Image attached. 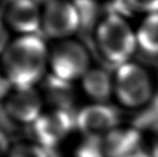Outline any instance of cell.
<instances>
[{"mask_svg":"<svg viewBox=\"0 0 158 157\" xmlns=\"http://www.w3.org/2000/svg\"><path fill=\"white\" fill-rule=\"evenodd\" d=\"M12 85L8 81V79L6 78L4 73L2 72L1 68H0V103H2L4 101V99L6 98L8 94L12 89Z\"/></svg>","mask_w":158,"mask_h":157,"instance_id":"d6986e66","label":"cell"},{"mask_svg":"<svg viewBox=\"0 0 158 157\" xmlns=\"http://www.w3.org/2000/svg\"><path fill=\"white\" fill-rule=\"evenodd\" d=\"M130 11L144 15L158 12V0H124Z\"/></svg>","mask_w":158,"mask_h":157,"instance_id":"2e32d148","label":"cell"},{"mask_svg":"<svg viewBox=\"0 0 158 157\" xmlns=\"http://www.w3.org/2000/svg\"><path fill=\"white\" fill-rule=\"evenodd\" d=\"M138 48L148 56L158 57V12L144 16L135 29Z\"/></svg>","mask_w":158,"mask_h":157,"instance_id":"4fadbf2b","label":"cell"},{"mask_svg":"<svg viewBox=\"0 0 158 157\" xmlns=\"http://www.w3.org/2000/svg\"><path fill=\"white\" fill-rule=\"evenodd\" d=\"M6 118L17 125L29 127L44 111V100L39 88L13 87L2 102Z\"/></svg>","mask_w":158,"mask_h":157,"instance_id":"52a82bcc","label":"cell"},{"mask_svg":"<svg viewBox=\"0 0 158 157\" xmlns=\"http://www.w3.org/2000/svg\"><path fill=\"white\" fill-rule=\"evenodd\" d=\"M92 68L87 48L73 38L58 41L50 48L48 73L64 82L80 81Z\"/></svg>","mask_w":158,"mask_h":157,"instance_id":"277c9868","label":"cell"},{"mask_svg":"<svg viewBox=\"0 0 158 157\" xmlns=\"http://www.w3.org/2000/svg\"><path fill=\"white\" fill-rule=\"evenodd\" d=\"M9 31L10 30L6 28V26L3 24V22L0 21V58H1L6 48H8L9 43L11 42L10 32Z\"/></svg>","mask_w":158,"mask_h":157,"instance_id":"ac0fdd59","label":"cell"},{"mask_svg":"<svg viewBox=\"0 0 158 157\" xmlns=\"http://www.w3.org/2000/svg\"><path fill=\"white\" fill-rule=\"evenodd\" d=\"M118 125V112L108 103L93 102L75 113V129L85 138L103 139Z\"/></svg>","mask_w":158,"mask_h":157,"instance_id":"ba28073f","label":"cell"},{"mask_svg":"<svg viewBox=\"0 0 158 157\" xmlns=\"http://www.w3.org/2000/svg\"><path fill=\"white\" fill-rule=\"evenodd\" d=\"M50 48L38 35L11 40L0 58V68L12 87H35L48 71Z\"/></svg>","mask_w":158,"mask_h":157,"instance_id":"6da1fadb","label":"cell"},{"mask_svg":"<svg viewBox=\"0 0 158 157\" xmlns=\"http://www.w3.org/2000/svg\"><path fill=\"white\" fill-rule=\"evenodd\" d=\"M12 145L8 134L0 128V157H8Z\"/></svg>","mask_w":158,"mask_h":157,"instance_id":"e0dca14e","label":"cell"},{"mask_svg":"<svg viewBox=\"0 0 158 157\" xmlns=\"http://www.w3.org/2000/svg\"><path fill=\"white\" fill-rule=\"evenodd\" d=\"M74 157H106L102 147V139L85 138L77 145Z\"/></svg>","mask_w":158,"mask_h":157,"instance_id":"9a60e30c","label":"cell"},{"mask_svg":"<svg viewBox=\"0 0 158 157\" xmlns=\"http://www.w3.org/2000/svg\"><path fill=\"white\" fill-rule=\"evenodd\" d=\"M81 89L86 97L97 103H106L113 96V76L99 67H92L80 80Z\"/></svg>","mask_w":158,"mask_h":157,"instance_id":"8fae6325","label":"cell"},{"mask_svg":"<svg viewBox=\"0 0 158 157\" xmlns=\"http://www.w3.org/2000/svg\"><path fill=\"white\" fill-rule=\"evenodd\" d=\"M42 6L33 0H8L2 13L3 24L19 36L37 35L41 30Z\"/></svg>","mask_w":158,"mask_h":157,"instance_id":"9c48e42d","label":"cell"},{"mask_svg":"<svg viewBox=\"0 0 158 157\" xmlns=\"http://www.w3.org/2000/svg\"><path fill=\"white\" fill-rule=\"evenodd\" d=\"M106 157H150L141 132L135 128H116L102 139Z\"/></svg>","mask_w":158,"mask_h":157,"instance_id":"30bf717a","label":"cell"},{"mask_svg":"<svg viewBox=\"0 0 158 157\" xmlns=\"http://www.w3.org/2000/svg\"><path fill=\"white\" fill-rule=\"evenodd\" d=\"M75 128L71 110L48 109L29 126L31 141L46 150L57 147Z\"/></svg>","mask_w":158,"mask_h":157,"instance_id":"8992f818","label":"cell"},{"mask_svg":"<svg viewBox=\"0 0 158 157\" xmlns=\"http://www.w3.org/2000/svg\"><path fill=\"white\" fill-rule=\"evenodd\" d=\"M40 85V92L43 97L44 105H48V109L71 110L73 101L72 83L64 82L48 73Z\"/></svg>","mask_w":158,"mask_h":157,"instance_id":"7c38bea8","label":"cell"},{"mask_svg":"<svg viewBox=\"0 0 158 157\" xmlns=\"http://www.w3.org/2000/svg\"><path fill=\"white\" fill-rule=\"evenodd\" d=\"M8 157H50L48 150L32 141H23L12 145Z\"/></svg>","mask_w":158,"mask_h":157,"instance_id":"5bb4252c","label":"cell"},{"mask_svg":"<svg viewBox=\"0 0 158 157\" xmlns=\"http://www.w3.org/2000/svg\"><path fill=\"white\" fill-rule=\"evenodd\" d=\"M82 27L73 0H48L42 6L41 31L54 41L71 39Z\"/></svg>","mask_w":158,"mask_h":157,"instance_id":"5b68a950","label":"cell"},{"mask_svg":"<svg viewBox=\"0 0 158 157\" xmlns=\"http://www.w3.org/2000/svg\"><path fill=\"white\" fill-rule=\"evenodd\" d=\"M113 96L127 109H140L152 100L155 87L153 76L145 67L135 61L118 66L113 74Z\"/></svg>","mask_w":158,"mask_h":157,"instance_id":"3957f363","label":"cell"},{"mask_svg":"<svg viewBox=\"0 0 158 157\" xmlns=\"http://www.w3.org/2000/svg\"><path fill=\"white\" fill-rule=\"evenodd\" d=\"M95 42L100 55L117 67L130 61L138 48L135 29L119 13H108L98 22Z\"/></svg>","mask_w":158,"mask_h":157,"instance_id":"7a4b0ae2","label":"cell"}]
</instances>
